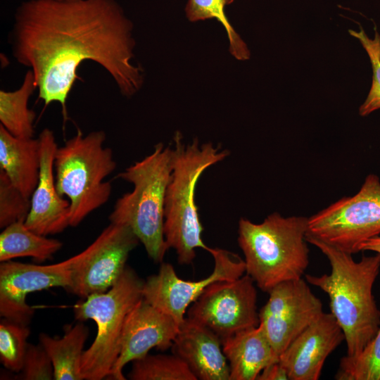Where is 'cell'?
<instances>
[{
	"label": "cell",
	"instance_id": "603a6c76",
	"mask_svg": "<svg viewBox=\"0 0 380 380\" xmlns=\"http://www.w3.org/2000/svg\"><path fill=\"white\" fill-rule=\"evenodd\" d=\"M128 377L131 380H197L187 365L175 354H148L136 360Z\"/></svg>",
	"mask_w": 380,
	"mask_h": 380
},
{
	"label": "cell",
	"instance_id": "f546056e",
	"mask_svg": "<svg viewBox=\"0 0 380 380\" xmlns=\"http://www.w3.org/2000/svg\"><path fill=\"white\" fill-rule=\"evenodd\" d=\"M256 380H289V377L286 371L278 361L267 366Z\"/></svg>",
	"mask_w": 380,
	"mask_h": 380
},
{
	"label": "cell",
	"instance_id": "8fae6325",
	"mask_svg": "<svg viewBox=\"0 0 380 380\" xmlns=\"http://www.w3.org/2000/svg\"><path fill=\"white\" fill-rule=\"evenodd\" d=\"M248 274L208 286L187 315L215 332L221 341L259 324L257 291Z\"/></svg>",
	"mask_w": 380,
	"mask_h": 380
},
{
	"label": "cell",
	"instance_id": "4fadbf2b",
	"mask_svg": "<svg viewBox=\"0 0 380 380\" xmlns=\"http://www.w3.org/2000/svg\"><path fill=\"white\" fill-rule=\"evenodd\" d=\"M71 258L39 265L8 260L0 265V315L27 326L34 310L26 302L30 293L52 287L68 290L72 284Z\"/></svg>",
	"mask_w": 380,
	"mask_h": 380
},
{
	"label": "cell",
	"instance_id": "9c48e42d",
	"mask_svg": "<svg viewBox=\"0 0 380 380\" xmlns=\"http://www.w3.org/2000/svg\"><path fill=\"white\" fill-rule=\"evenodd\" d=\"M139 242L129 227L110 222L91 244L71 257L72 284L68 291L83 298L108 291Z\"/></svg>",
	"mask_w": 380,
	"mask_h": 380
},
{
	"label": "cell",
	"instance_id": "ba28073f",
	"mask_svg": "<svg viewBox=\"0 0 380 380\" xmlns=\"http://www.w3.org/2000/svg\"><path fill=\"white\" fill-rule=\"evenodd\" d=\"M306 235L355 254L365 241L380 235V180L367 176L359 191L308 218Z\"/></svg>",
	"mask_w": 380,
	"mask_h": 380
},
{
	"label": "cell",
	"instance_id": "e0dca14e",
	"mask_svg": "<svg viewBox=\"0 0 380 380\" xmlns=\"http://www.w3.org/2000/svg\"><path fill=\"white\" fill-rule=\"evenodd\" d=\"M172 349L197 379L230 380V371L220 337L207 327L185 317Z\"/></svg>",
	"mask_w": 380,
	"mask_h": 380
},
{
	"label": "cell",
	"instance_id": "7402d4cb",
	"mask_svg": "<svg viewBox=\"0 0 380 380\" xmlns=\"http://www.w3.org/2000/svg\"><path fill=\"white\" fill-rule=\"evenodd\" d=\"M58 239L48 238L29 229L24 221L6 227L0 234V261L29 256L38 262L51 259L61 248Z\"/></svg>",
	"mask_w": 380,
	"mask_h": 380
},
{
	"label": "cell",
	"instance_id": "277c9868",
	"mask_svg": "<svg viewBox=\"0 0 380 380\" xmlns=\"http://www.w3.org/2000/svg\"><path fill=\"white\" fill-rule=\"evenodd\" d=\"M308 218L269 215L256 224L241 217L238 243L244 255L246 273L268 292L277 284L302 278L309 265L305 236Z\"/></svg>",
	"mask_w": 380,
	"mask_h": 380
},
{
	"label": "cell",
	"instance_id": "30bf717a",
	"mask_svg": "<svg viewBox=\"0 0 380 380\" xmlns=\"http://www.w3.org/2000/svg\"><path fill=\"white\" fill-rule=\"evenodd\" d=\"M208 252L215 261L209 276L198 281L184 280L171 264L162 262L158 272L144 281L143 298L171 316L180 326L189 306L208 286L219 281L236 279L246 272L244 260L238 255L220 248H210Z\"/></svg>",
	"mask_w": 380,
	"mask_h": 380
},
{
	"label": "cell",
	"instance_id": "ac0fdd59",
	"mask_svg": "<svg viewBox=\"0 0 380 380\" xmlns=\"http://www.w3.org/2000/svg\"><path fill=\"white\" fill-rule=\"evenodd\" d=\"M222 346L230 380H256L267 366L279 358L260 324L222 340Z\"/></svg>",
	"mask_w": 380,
	"mask_h": 380
},
{
	"label": "cell",
	"instance_id": "3957f363",
	"mask_svg": "<svg viewBox=\"0 0 380 380\" xmlns=\"http://www.w3.org/2000/svg\"><path fill=\"white\" fill-rule=\"evenodd\" d=\"M172 170L165 199L164 236L168 248L175 249L180 265H190L196 249L207 246L202 239L203 227L195 201L198 181L209 167L223 160L229 152L209 142L199 145L196 138L190 144L183 142L177 132Z\"/></svg>",
	"mask_w": 380,
	"mask_h": 380
},
{
	"label": "cell",
	"instance_id": "52a82bcc",
	"mask_svg": "<svg viewBox=\"0 0 380 380\" xmlns=\"http://www.w3.org/2000/svg\"><path fill=\"white\" fill-rule=\"evenodd\" d=\"M142 280L126 266L115 284L106 292L89 295L74 305L78 322L93 319L97 325L96 338L84 350L81 362L84 379L108 378L118 357L123 325L127 315L143 298Z\"/></svg>",
	"mask_w": 380,
	"mask_h": 380
},
{
	"label": "cell",
	"instance_id": "4316f807",
	"mask_svg": "<svg viewBox=\"0 0 380 380\" xmlns=\"http://www.w3.org/2000/svg\"><path fill=\"white\" fill-rule=\"evenodd\" d=\"M361 43L369 58L372 68V82L369 94L359 108L361 116H367L380 109V34L374 28V38H369L360 27V30H348Z\"/></svg>",
	"mask_w": 380,
	"mask_h": 380
},
{
	"label": "cell",
	"instance_id": "44dd1931",
	"mask_svg": "<svg viewBox=\"0 0 380 380\" xmlns=\"http://www.w3.org/2000/svg\"><path fill=\"white\" fill-rule=\"evenodd\" d=\"M37 89L34 74L29 70L18 89L0 90V125L15 137L30 139L34 137L36 115L28 108V101Z\"/></svg>",
	"mask_w": 380,
	"mask_h": 380
},
{
	"label": "cell",
	"instance_id": "5b68a950",
	"mask_svg": "<svg viewBox=\"0 0 380 380\" xmlns=\"http://www.w3.org/2000/svg\"><path fill=\"white\" fill-rule=\"evenodd\" d=\"M172 157V148L158 143L151 154L118 173L117 178L134 187L117 200L108 217L111 223L129 227L155 262H162L169 249L164 236L165 199Z\"/></svg>",
	"mask_w": 380,
	"mask_h": 380
},
{
	"label": "cell",
	"instance_id": "8992f818",
	"mask_svg": "<svg viewBox=\"0 0 380 380\" xmlns=\"http://www.w3.org/2000/svg\"><path fill=\"white\" fill-rule=\"evenodd\" d=\"M106 133L80 129L58 147L54 159L58 194L70 201V226L77 227L91 212L105 204L112 186L104 179L116 168L113 151L103 147Z\"/></svg>",
	"mask_w": 380,
	"mask_h": 380
},
{
	"label": "cell",
	"instance_id": "4dcf8cb0",
	"mask_svg": "<svg viewBox=\"0 0 380 380\" xmlns=\"http://www.w3.org/2000/svg\"><path fill=\"white\" fill-rule=\"evenodd\" d=\"M360 251H369L380 253V236H376L362 242L359 248Z\"/></svg>",
	"mask_w": 380,
	"mask_h": 380
},
{
	"label": "cell",
	"instance_id": "cb8c5ba5",
	"mask_svg": "<svg viewBox=\"0 0 380 380\" xmlns=\"http://www.w3.org/2000/svg\"><path fill=\"white\" fill-rule=\"evenodd\" d=\"M234 0H188L185 7L187 18L192 22L215 18L224 27L229 42V51L238 60H247L250 52L225 15L226 6Z\"/></svg>",
	"mask_w": 380,
	"mask_h": 380
},
{
	"label": "cell",
	"instance_id": "484cf974",
	"mask_svg": "<svg viewBox=\"0 0 380 380\" xmlns=\"http://www.w3.org/2000/svg\"><path fill=\"white\" fill-rule=\"evenodd\" d=\"M30 331L27 326L3 318L0 322V360L8 369L21 372Z\"/></svg>",
	"mask_w": 380,
	"mask_h": 380
},
{
	"label": "cell",
	"instance_id": "9a60e30c",
	"mask_svg": "<svg viewBox=\"0 0 380 380\" xmlns=\"http://www.w3.org/2000/svg\"><path fill=\"white\" fill-rule=\"evenodd\" d=\"M345 340L334 316L323 312L280 355L289 380H317L327 357Z\"/></svg>",
	"mask_w": 380,
	"mask_h": 380
},
{
	"label": "cell",
	"instance_id": "7c38bea8",
	"mask_svg": "<svg viewBox=\"0 0 380 380\" xmlns=\"http://www.w3.org/2000/svg\"><path fill=\"white\" fill-rule=\"evenodd\" d=\"M268 293L267 303L258 312L259 324L279 357L324 312L322 303L303 278L281 282Z\"/></svg>",
	"mask_w": 380,
	"mask_h": 380
},
{
	"label": "cell",
	"instance_id": "6da1fadb",
	"mask_svg": "<svg viewBox=\"0 0 380 380\" xmlns=\"http://www.w3.org/2000/svg\"><path fill=\"white\" fill-rule=\"evenodd\" d=\"M133 24L115 0H28L16 8L9 34L13 56L34 74L38 97L46 106L66 102L78 67L101 65L122 95L130 97L144 82L134 65Z\"/></svg>",
	"mask_w": 380,
	"mask_h": 380
},
{
	"label": "cell",
	"instance_id": "83f0119b",
	"mask_svg": "<svg viewBox=\"0 0 380 380\" xmlns=\"http://www.w3.org/2000/svg\"><path fill=\"white\" fill-rule=\"evenodd\" d=\"M30 198L25 196L0 170V227L25 220L30 210Z\"/></svg>",
	"mask_w": 380,
	"mask_h": 380
},
{
	"label": "cell",
	"instance_id": "7a4b0ae2",
	"mask_svg": "<svg viewBox=\"0 0 380 380\" xmlns=\"http://www.w3.org/2000/svg\"><path fill=\"white\" fill-rule=\"evenodd\" d=\"M307 242L327 258L330 274H306L308 283L329 298L331 313L343 331L347 356L358 355L380 328V310L373 295V286L380 270V253L363 256L357 262L352 254L312 236Z\"/></svg>",
	"mask_w": 380,
	"mask_h": 380
},
{
	"label": "cell",
	"instance_id": "2e32d148",
	"mask_svg": "<svg viewBox=\"0 0 380 380\" xmlns=\"http://www.w3.org/2000/svg\"><path fill=\"white\" fill-rule=\"evenodd\" d=\"M38 139L41 164L37 185L31 196L30 210L25 220L31 231L47 236L62 232L70 226V201L58 192L53 176L58 146L53 132L44 129Z\"/></svg>",
	"mask_w": 380,
	"mask_h": 380
},
{
	"label": "cell",
	"instance_id": "f1b7e54d",
	"mask_svg": "<svg viewBox=\"0 0 380 380\" xmlns=\"http://www.w3.org/2000/svg\"><path fill=\"white\" fill-rule=\"evenodd\" d=\"M20 377L24 380L54 379L52 362L41 344L27 343Z\"/></svg>",
	"mask_w": 380,
	"mask_h": 380
},
{
	"label": "cell",
	"instance_id": "5bb4252c",
	"mask_svg": "<svg viewBox=\"0 0 380 380\" xmlns=\"http://www.w3.org/2000/svg\"><path fill=\"white\" fill-rule=\"evenodd\" d=\"M179 329L171 316L141 298L126 317L120 353L108 379H126L122 372L126 364L145 357L153 348L165 350L172 347Z\"/></svg>",
	"mask_w": 380,
	"mask_h": 380
},
{
	"label": "cell",
	"instance_id": "d6986e66",
	"mask_svg": "<svg viewBox=\"0 0 380 380\" xmlns=\"http://www.w3.org/2000/svg\"><path fill=\"white\" fill-rule=\"evenodd\" d=\"M40 164L39 139L15 137L0 125V170L27 198H31L37 185Z\"/></svg>",
	"mask_w": 380,
	"mask_h": 380
},
{
	"label": "cell",
	"instance_id": "d4e9b609",
	"mask_svg": "<svg viewBox=\"0 0 380 380\" xmlns=\"http://www.w3.org/2000/svg\"><path fill=\"white\" fill-rule=\"evenodd\" d=\"M335 379L380 380V328L358 355L341 359Z\"/></svg>",
	"mask_w": 380,
	"mask_h": 380
},
{
	"label": "cell",
	"instance_id": "ffe728a7",
	"mask_svg": "<svg viewBox=\"0 0 380 380\" xmlns=\"http://www.w3.org/2000/svg\"><path fill=\"white\" fill-rule=\"evenodd\" d=\"M88 327L79 322L68 327L62 338L39 334V342L49 355L53 367L55 380H83L81 362Z\"/></svg>",
	"mask_w": 380,
	"mask_h": 380
}]
</instances>
